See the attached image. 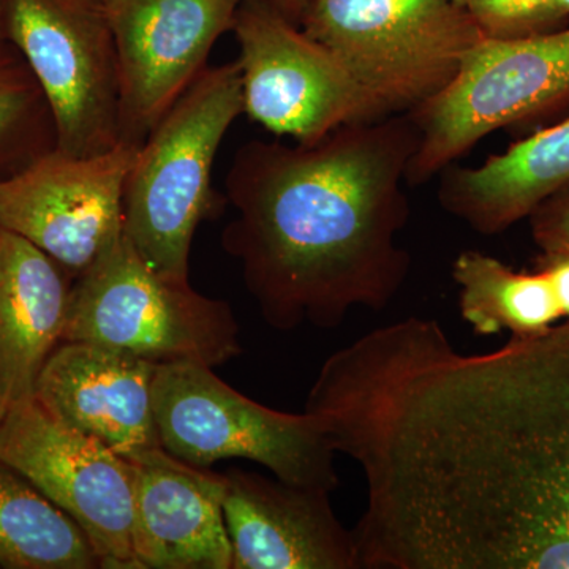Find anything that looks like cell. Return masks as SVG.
Wrapping results in <instances>:
<instances>
[{"label":"cell","instance_id":"obj_10","mask_svg":"<svg viewBox=\"0 0 569 569\" xmlns=\"http://www.w3.org/2000/svg\"><path fill=\"white\" fill-rule=\"evenodd\" d=\"M0 459L81 527L100 567L141 569L130 460L52 418L33 396L11 402L0 422Z\"/></svg>","mask_w":569,"mask_h":569},{"label":"cell","instance_id":"obj_14","mask_svg":"<svg viewBox=\"0 0 569 569\" xmlns=\"http://www.w3.org/2000/svg\"><path fill=\"white\" fill-rule=\"evenodd\" d=\"M156 365L89 342H62L44 362L33 399L52 418L123 459L162 448L152 387Z\"/></svg>","mask_w":569,"mask_h":569},{"label":"cell","instance_id":"obj_4","mask_svg":"<svg viewBox=\"0 0 569 569\" xmlns=\"http://www.w3.org/2000/svg\"><path fill=\"white\" fill-rule=\"evenodd\" d=\"M296 24L385 114L418 110L445 91L488 37L455 0H305Z\"/></svg>","mask_w":569,"mask_h":569},{"label":"cell","instance_id":"obj_9","mask_svg":"<svg viewBox=\"0 0 569 569\" xmlns=\"http://www.w3.org/2000/svg\"><path fill=\"white\" fill-rule=\"evenodd\" d=\"M233 31L244 112L269 132L313 142L387 116L328 48L269 0H242Z\"/></svg>","mask_w":569,"mask_h":569},{"label":"cell","instance_id":"obj_28","mask_svg":"<svg viewBox=\"0 0 569 569\" xmlns=\"http://www.w3.org/2000/svg\"><path fill=\"white\" fill-rule=\"evenodd\" d=\"M456 3H458V6L460 7H467L470 6L471 2H473V0H455Z\"/></svg>","mask_w":569,"mask_h":569},{"label":"cell","instance_id":"obj_11","mask_svg":"<svg viewBox=\"0 0 569 569\" xmlns=\"http://www.w3.org/2000/svg\"><path fill=\"white\" fill-rule=\"evenodd\" d=\"M140 146L96 156L58 148L0 178V227L28 239L74 280L123 233V187Z\"/></svg>","mask_w":569,"mask_h":569},{"label":"cell","instance_id":"obj_3","mask_svg":"<svg viewBox=\"0 0 569 569\" xmlns=\"http://www.w3.org/2000/svg\"><path fill=\"white\" fill-rule=\"evenodd\" d=\"M244 112L239 62L208 67L138 148L123 187V234L159 274L189 283L194 231L219 208L211 176Z\"/></svg>","mask_w":569,"mask_h":569},{"label":"cell","instance_id":"obj_7","mask_svg":"<svg viewBox=\"0 0 569 569\" xmlns=\"http://www.w3.org/2000/svg\"><path fill=\"white\" fill-rule=\"evenodd\" d=\"M568 103L569 29L486 37L467 52L451 84L410 112L421 137L407 182L427 181L486 134Z\"/></svg>","mask_w":569,"mask_h":569},{"label":"cell","instance_id":"obj_20","mask_svg":"<svg viewBox=\"0 0 569 569\" xmlns=\"http://www.w3.org/2000/svg\"><path fill=\"white\" fill-rule=\"evenodd\" d=\"M58 148L54 116L31 69L10 41L0 43V178Z\"/></svg>","mask_w":569,"mask_h":569},{"label":"cell","instance_id":"obj_5","mask_svg":"<svg viewBox=\"0 0 569 569\" xmlns=\"http://www.w3.org/2000/svg\"><path fill=\"white\" fill-rule=\"evenodd\" d=\"M62 342H89L156 366L219 367L241 355L227 301L168 279L122 233L71 290Z\"/></svg>","mask_w":569,"mask_h":569},{"label":"cell","instance_id":"obj_1","mask_svg":"<svg viewBox=\"0 0 569 569\" xmlns=\"http://www.w3.org/2000/svg\"><path fill=\"white\" fill-rule=\"evenodd\" d=\"M400 468L437 569H569V321L492 353L430 355Z\"/></svg>","mask_w":569,"mask_h":569},{"label":"cell","instance_id":"obj_23","mask_svg":"<svg viewBox=\"0 0 569 569\" xmlns=\"http://www.w3.org/2000/svg\"><path fill=\"white\" fill-rule=\"evenodd\" d=\"M537 268L548 272L557 296H559L565 318L569 321V253L546 254L538 258Z\"/></svg>","mask_w":569,"mask_h":569},{"label":"cell","instance_id":"obj_18","mask_svg":"<svg viewBox=\"0 0 569 569\" xmlns=\"http://www.w3.org/2000/svg\"><path fill=\"white\" fill-rule=\"evenodd\" d=\"M452 277L460 287V316L479 336H539L565 318L545 269L518 272L497 258L467 250L452 263Z\"/></svg>","mask_w":569,"mask_h":569},{"label":"cell","instance_id":"obj_26","mask_svg":"<svg viewBox=\"0 0 569 569\" xmlns=\"http://www.w3.org/2000/svg\"><path fill=\"white\" fill-rule=\"evenodd\" d=\"M7 41L6 0H0V43Z\"/></svg>","mask_w":569,"mask_h":569},{"label":"cell","instance_id":"obj_12","mask_svg":"<svg viewBox=\"0 0 569 569\" xmlns=\"http://www.w3.org/2000/svg\"><path fill=\"white\" fill-rule=\"evenodd\" d=\"M242 0H108L121 84V141L141 146L197 78Z\"/></svg>","mask_w":569,"mask_h":569},{"label":"cell","instance_id":"obj_6","mask_svg":"<svg viewBox=\"0 0 569 569\" xmlns=\"http://www.w3.org/2000/svg\"><path fill=\"white\" fill-rule=\"evenodd\" d=\"M152 402L160 445L190 466L246 459L288 485L339 488L337 452L317 417L261 406L220 380L212 367L157 366Z\"/></svg>","mask_w":569,"mask_h":569},{"label":"cell","instance_id":"obj_2","mask_svg":"<svg viewBox=\"0 0 569 569\" xmlns=\"http://www.w3.org/2000/svg\"><path fill=\"white\" fill-rule=\"evenodd\" d=\"M413 116L347 123L313 142L250 141L227 197L222 246L271 328L332 329L358 307L381 312L406 283L403 186L418 151Z\"/></svg>","mask_w":569,"mask_h":569},{"label":"cell","instance_id":"obj_13","mask_svg":"<svg viewBox=\"0 0 569 569\" xmlns=\"http://www.w3.org/2000/svg\"><path fill=\"white\" fill-rule=\"evenodd\" d=\"M224 477L231 569H359L353 530L337 519L332 492L239 468Z\"/></svg>","mask_w":569,"mask_h":569},{"label":"cell","instance_id":"obj_8","mask_svg":"<svg viewBox=\"0 0 569 569\" xmlns=\"http://www.w3.org/2000/svg\"><path fill=\"white\" fill-rule=\"evenodd\" d=\"M7 41L54 116L58 149L96 156L121 142V84L108 0H6Z\"/></svg>","mask_w":569,"mask_h":569},{"label":"cell","instance_id":"obj_17","mask_svg":"<svg viewBox=\"0 0 569 569\" xmlns=\"http://www.w3.org/2000/svg\"><path fill=\"white\" fill-rule=\"evenodd\" d=\"M569 182V118L468 170L448 171L440 200L481 234H498Z\"/></svg>","mask_w":569,"mask_h":569},{"label":"cell","instance_id":"obj_24","mask_svg":"<svg viewBox=\"0 0 569 569\" xmlns=\"http://www.w3.org/2000/svg\"><path fill=\"white\" fill-rule=\"evenodd\" d=\"M269 2L274 3L277 9L282 10L284 14H288L296 22V17H298V11L301 9L305 0H269Z\"/></svg>","mask_w":569,"mask_h":569},{"label":"cell","instance_id":"obj_21","mask_svg":"<svg viewBox=\"0 0 569 569\" xmlns=\"http://www.w3.org/2000/svg\"><path fill=\"white\" fill-rule=\"evenodd\" d=\"M481 31L493 39H515L556 31L550 0H473L467 7Z\"/></svg>","mask_w":569,"mask_h":569},{"label":"cell","instance_id":"obj_22","mask_svg":"<svg viewBox=\"0 0 569 569\" xmlns=\"http://www.w3.org/2000/svg\"><path fill=\"white\" fill-rule=\"evenodd\" d=\"M529 219L531 236L542 253H569V182L541 201Z\"/></svg>","mask_w":569,"mask_h":569},{"label":"cell","instance_id":"obj_27","mask_svg":"<svg viewBox=\"0 0 569 569\" xmlns=\"http://www.w3.org/2000/svg\"><path fill=\"white\" fill-rule=\"evenodd\" d=\"M9 399H7L6 389H3L2 378H0V422L9 410Z\"/></svg>","mask_w":569,"mask_h":569},{"label":"cell","instance_id":"obj_15","mask_svg":"<svg viewBox=\"0 0 569 569\" xmlns=\"http://www.w3.org/2000/svg\"><path fill=\"white\" fill-rule=\"evenodd\" d=\"M133 466V546L141 569H231L224 473L176 459L163 448Z\"/></svg>","mask_w":569,"mask_h":569},{"label":"cell","instance_id":"obj_19","mask_svg":"<svg viewBox=\"0 0 569 569\" xmlns=\"http://www.w3.org/2000/svg\"><path fill=\"white\" fill-rule=\"evenodd\" d=\"M0 568H102L81 527L2 459Z\"/></svg>","mask_w":569,"mask_h":569},{"label":"cell","instance_id":"obj_16","mask_svg":"<svg viewBox=\"0 0 569 569\" xmlns=\"http://www.w3.org/2000/svg\"><path fill=\"white\" fill-rule=\"evenodd\" d=\"M73 283L50 254L0 227V378L10 403L33 396L61 346Z\"/></svg>","mask_w":569,"mask_h":569},{"label":"cell","instance_id":"obj_25","mask_svg":"<svg viewBox=\"0 0 569 569\" xmlns=\"http://www.w3.org/2000/svg\"><path fill=\"white\" fill-rule=\"evenodd\" d=\"M550 10H552L553 20L560 26L569 18V0H550Z\"/></svg>","mask_w":569,"mask_h":569}]
</instances>
